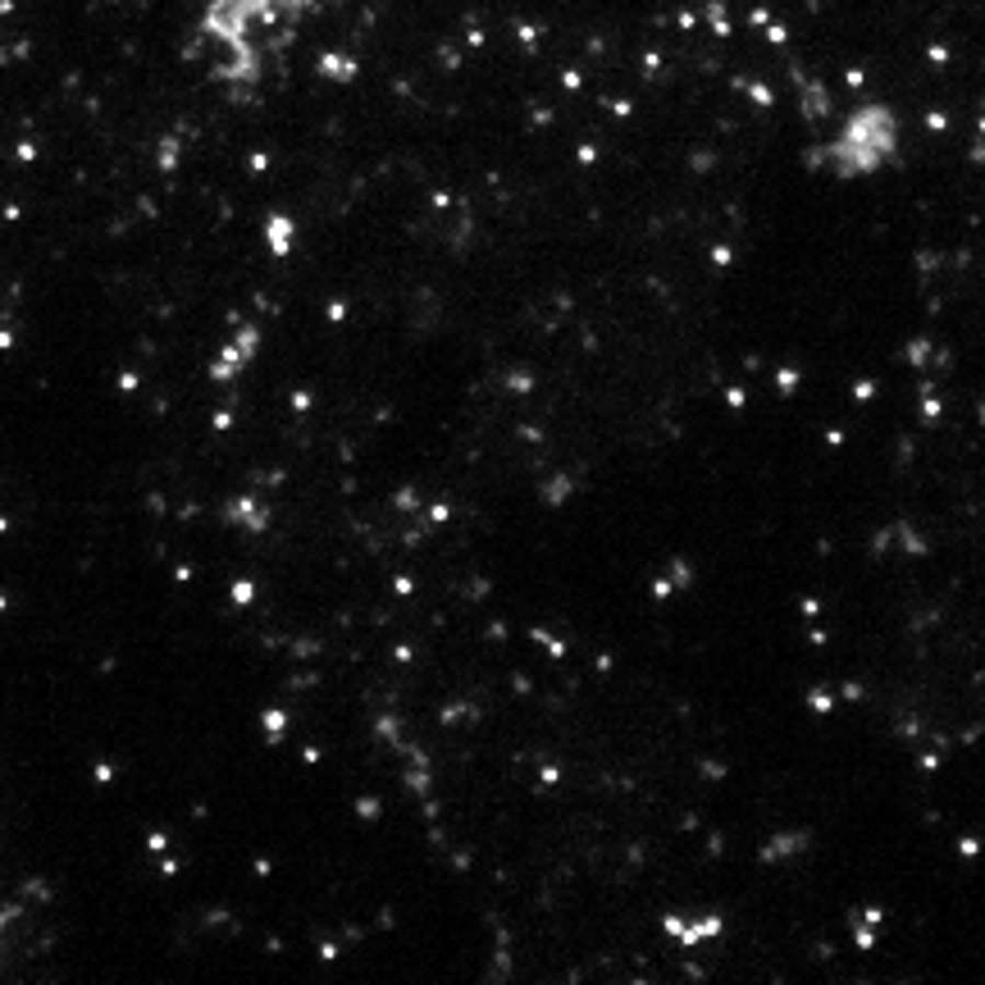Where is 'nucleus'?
Segmentation results:
<instances>
[{
	"label": "nucleus",
	"mask_w": 985,
	"mask_h": 985,
	"mask_svg": "<svg viewBox=\"0 0 985 985\" xmlns=\"http://www.w3.org/2000/svg\"><path fill=\"white\" fill-rule=\"evenodd\" d=\"M329 0H202V37L219 55V73L233 88H256L265 46L316 14Z\"/></svg>",
	"instance_id": "obj_1"
},
{
	"label": "nucleus",
	"mask_w": 985,
	"mask_h": 985,
	"mask_svg": "<svg viewBox=\"0 0 985 985\" xmlns=\"http://www.w3.org/2000/svg\"><path fill=\"white\" fill-rule=\"evenodd\" d=\"M898 142H904V124H898L894 110L885 101H862L858 110L844 115L831 142L812 151V169H822V174L839 183L877 179L881 169L898 160Z\"/></svg>",
	"instance_id": "obj_2"
}]
</instances>
